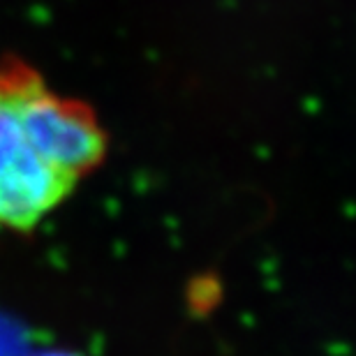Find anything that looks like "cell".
Returning <instances> with one entry per match:
<instances>
[{
    "label": "cell",
    "instance_id": "obj_2",
    "mask_svg": "<svg viewBox=\"0 0 356 356\" xmlns=\"http://www.w3.org/2000/svg\"><path fill=\"white\" fill-rule=\"evenodd\" d=\"M42 356H72V354H42Z\"/></svg>",
    "mask_w": 356,
    "mask_h": 356
},
{
    "label": "cell",
    "instance_id": "obj_1",
    "mask_svg": "<svg viewBox=\"0 0 356 356\" xmlns=\"http://www.w3.org/2000/svg\"><path fill=\"white\" fill-rule=\"evenodd\" d=\"M104 155L90 106L54 92L26 63H0V229L33 232Z\"/></svg>",
    "mask_w": 356,
    "mask_h": 356
}]
</instances>
